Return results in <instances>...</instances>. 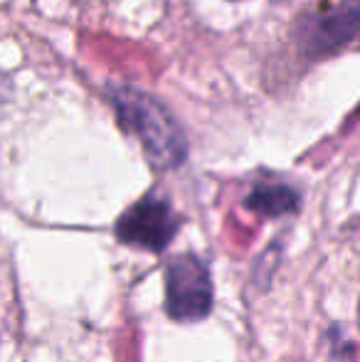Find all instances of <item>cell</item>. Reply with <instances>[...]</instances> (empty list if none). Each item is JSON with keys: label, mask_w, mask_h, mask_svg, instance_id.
I'll use <instances>...</instances> for the list:
<instances>
[{"label": "cell", "mask_w": 360, "mask_h": 362, "mask_svg": "<svg viewBox=\"0 0 360 362\" xmlns=\"http://www.w3.org/2000/svg\"><path fill=\"white\" fill-rule=\"evenodd\" d=\"M109 99L119 114L121 126L141 141L146 156L153 160V165L163 168V170H173L185 160V134L158 99L126 84L111 86Z\"/></svg>", "instance_id": "1"}, {"label": "cell", "mask_w": 360, "mask_h": 362, "mask_svg": "<svg viewBox=\"0 0 360 362\" xmlns=\"http://www.w3.org/2000/svg\"><path fill=\"white\" fill-rule=\"evenodd\" d=\"M212 308V279L202 259L185 254L166 269V310L173 320H200Z\"/></svg>", "instance_id": "2"}, {"label": "cell", "mask_w": 360, "mask_h": 362, "mask_svg": "<svg viewBox=\"0 0 360 362\" xmlns=\"http://www.w3.org/2000/svg\"><path fill=\"white\" fill-rule=\"evenodd\" d=\"M180 227V219L163 197L146 195L116 222V237L131 247L161 252L168 247Z\"/></svg>", "instance_id": "3"}, {"label": "cell", "mask_w": 360, "mask_h": 362, "mask_svg": "<svg viewBox=\"0 0 360 362\" xmlns=\"http://www.w3.org/2000/svg\"><path fill=\"white\" fill-rule=\"evenodd\" d=\"M360 30V3L348 0V3L336 5L326 13L308 15L298 30V42L303 52L316 57V54H328L333 49L351 42Z\"/></svg>", "instance_id": "4"}, {"label": "cell", "mask_w": 360, "mask_h": 362, "mask_svg": "<svg viewBox=\"0 0 360 362\" xmlns=\"http://www.w3.org/2000/svg\"><path fill=\"white\" fill-rule=\"evenodd\" d=\"M247 210L262 217H284L298 210V195L289 185H257L245 200Z\"/></svg>", "instance_id": "5"}, {"label": "cell", "mask_w": 360, "mask_h": 362, "mask_svg": "<svg viewBox=\"0 0 360 362\" xmlns=\"http://www.w3.org/2000/svg\"><path fill=\"white\" fill-rule=\"evenodd\" d=\"M13 99V84L5 74H0V111L5 109V104Z\"/></svg>", "instance_id": "6"}, {"label": "cell", "mask_w": 360, "mask_h": 362, "mask_svg": "<svg viewBox=\"0 0 360 362\" xmlns=\"http://www.w3.org/2000/svg\"><path fill=\"white\" fill-rule=\"evenodd\" d=\"M358 310H360V308H358Z\"/></svg>", "instance_id": "7"}]
</instances>
